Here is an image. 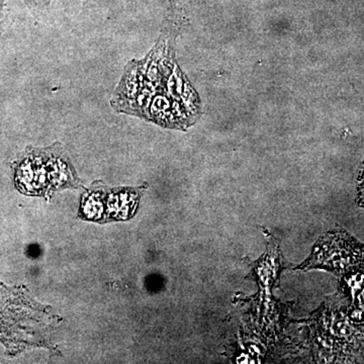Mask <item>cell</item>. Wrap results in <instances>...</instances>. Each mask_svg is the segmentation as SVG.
Listing matches in <instances>:
<instances>
[{"label":"cell","mask_w":364,"mask_h":364,"mask_svg":"<svg viewBox=\"0 0 364 364\" xmlns=\"http://www.w3.org/2000/svg\"><path fill=\"white\" fill-rule=\"evenodd\" d=\"M0 341L23 348L44 344L41 334L46 332L50 318H57L49 312V306L36 303L23 289L0 286Z\"/></svg>","instance_id":"6da1fadb"},{"label":"cell","mask_w":364,"mask_h":364,"mask_svg":"<svg viewBox=\"0 0 364 364\" xmlns=\"http://www.w3.org/2000/svg\"><path fill=\"white\" fill-rule=\"evenodd\" d=\"M14 181L21 193L43 198L59 189L79 186L73 166L56 145L31 151L16 166Z\"/></svg>","instance_id":"7a4b0ae2"},{"label":"cell","mask_w":364,"mask_h":364,"mask_svg":"<svg viewBox=\"0 0 364 364\" xmlns=\"http://www.w3.org/2000/svg\"><path fill=\"white\" fill-rule=\"evenodd\" d=\"M144 189L92 188L82 196L79 215L86 221L97 223L130 220Z\"/></svg>","instance_id":"3957f363"},{"label":"cell","mask_w":364,"mask_h":364,"mask_svg":"<svg viewBox=\"0 0 364 364\" xmlns=\"http://www.w3.org/2000/svg\"><path fill=\"white\" fill-rule=\"evenodd\" d=\"M23 1L31 7H42L48 6L52 0H23Z\"/></svg>","instance_id":"277c9868"},{"label":"cell","mask_w":364,"mask_h":364,"mask_svg":"<svg viewBox=\"0 0 364 364\" xmlns=\"http://www.w3.org/2000/svg\"><path fill=\"white\" fill-rule=\"evenodd\" d=\"M6 0H0V39H1L2 31H4V9Z\"/></svg>","instance_id":"5b68a950"}]
</instances>
